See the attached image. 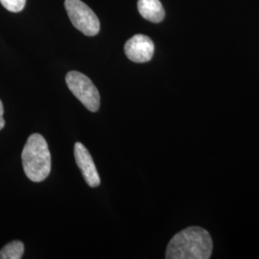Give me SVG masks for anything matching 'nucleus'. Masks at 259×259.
Masks as SVG:
<instances>
[{
    "instance_id": "nucleus-9",
    "label": "nucleus",
    "mask_w": 259,
    "mask_h": 259,
    "mask_svg": "<svg viewBox=\"0 0 259 259\" xmlns=\"http://www.w3.org/2000/svg\"><path fill=\"white\" fill-rule=\"evenodd\" d=\"M0 3L6 10L12 13H19L24 9L26 0H0Z\"/></svg>"
},
{
    "instance_id": "nucleus-2",
    "label": "nucleus",
    "mask_w": 259,
    "mask_h": 259,
    "mask_svg": "<svg viewBox=\"0 0 259 259\" xmlns=\"http://www.w3.org/2000/svg\"><path fill=\"white\" fill-rule=\"evenodd\" d=\"M25 175L32 182L39 183L49 176L51 155L46 139L39 134L29 137L21 154Z\"/></svg>"
},
{
    "instance_id": "nucleus-1",
    "label": "nucleus",
    "mask_w": 259,
    "mask_h": 259,
    "mask_svg": "<svg viewBox=\"0 0 259 259\" xmlns=\"http://www.w3.org/2000/svg\"><path fill=\"white\" fill-rule=\"evenodd\" d=\"M210 234L200 227H189L178 232L167 246V259H208L212 253Z\"/></svg>"
},
{
    "instance_id": "nucleus-8",
    "label": "nucleus",
    "mask_w": 259,
    "mask_h": 259,
    "mask_svg": "<svg viewBox=\"0 0 259 259\" xmlns=\"http://www.w3.org/2000/svg\"><path fill=\"white\" fill-rule=\"evenodd\" d=\"M24 253V244L21 241H12L0 250V259H20Z\"/></svg>"
},
{
    "instance_id": "nucleus-4",
    "label": "nucleus",
    "mask_w": 259,
    "mask_h": 259,
    "mask_svg": "<svg viewBox=\"0 0 259 259\" xmlns=\"http://www.w3.org/2000/svg\"><path fill=\"white\" fill-rule=\"evenodd\" d=\"M65 7L71 23L85 36H96L100 21L96 14L81 0H65Z\"/></svg>"
},
{
    "instance_id": "nucleus-6",
    "label": "nucleus",
    "mask_w": 259,
    "mask_h": 259,
    "mask_svg": "<svg viewBox=\"0 0 259 259\" xmlns=\"http://www.w3.org/2000/svg\"><path fill=\"white\" fill-rule=\"evenodd\" d=\"M74 157L76 163L80 168L85 183L91 187H97L100 185V176L94 164L93 157L83 143L76 142L74 145Z\"/></svg>"
},
{
    "instance_id": "nucleus-3",
    "label": "nucleus",
    "mask_w": 259,
    "mask_h": 259,
    "mask_svg": "<svg viewBox=\"0 0 259 259\" xmlns=\"http://www.w3.org/2000/svg\"><path fill=\"white\" fill-rule=\"evenodd\" d=\"M65 82L75 97L89 111L96 112L100 108V94L92 80L79 71H69Z\"/></svg>"
},
{
    "instance_id": "nucleus-10",
    "label": "nucleus",
    "mask_w": 259,
    "mask_h": 259,
    "mask_svg": "<svg viewBox=\"0 0 259 259\" xmlns=\"http://www.w3.org/2000/svg\"><path fill=\"white\" fill-rule=\"evenodd\" d=\"M4 108H3V104L0 100V130L3 129L5 126V120H4Z\"/></svg>"
},
{
    "instance_id": "nucleus-5",
    "label": "nucleus",
    "mask_w": 259,
    "mask_h": 259,
    "mask_svg": "<svg viewBox=\"0 0 259 259\" xmlns=\"http://www.w3.org/2000/svg\"><path fill=\"white\" fill-rule=\"evenodd\" d=\"M124 51L127 58L135 63H147L152 60L155 46L153 40L145 35H135L125 44Z\"/></svg>"
},
{
    "instance_id": "nucleus-7",
    "label": "nucleus",
    "mask_w": 259,
    "mask_h": 259,
    "mask_svg": "<svg viewBox=\"0 0 259 259\" xmlns=\"http://www.w3.org/2000/svg\"><path fill=\"white\" fill-rule=\"evenodd\" d=\"M138 9L142 18L155 23L162 21L165 16L159 0H139Z\"/></svg>"
}]
</instances>
